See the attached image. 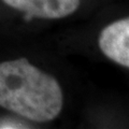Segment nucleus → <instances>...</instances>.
I'll return each instance as SVG.
<instances>
[{"label":"nucleus","mask_w":129,"mask_h":129,"mask_svg":"<svg viewBox=\"0 0 129 129\" xmlns=\"http://www.w3.org/2000/svg\"><path fill=\"white\" fill-rule=\"evenodd\" d=\"M0 107L36 123L55 119L63 107L58 81L18 58L0 62Z\"/></svg>","instance_id":"f257e3e1"},{"label":"nucleus","mask_w":129,"mask_h":129,"mask_svg":"<svg viewBox=\"0 0 129 129\" xmlns=\"http://www.w3.org/2000/svg\"><path fill=\"white\" fill-rule=\"evenodd\" d=\"M98 45L106 57L129 68V17L104 27L99 35Z\"/></svg>","instance_id":"f03ea898"},{"label":"nucleus","mask_w":129,"mask_h":129,"mask_svg":"<svg viewBox=\"0 0 129 129\" xmlns=\"http://www.w3.org/2000/svg\"><path fill=\"white\" fill-rule=\"evenodd\" d=\"M8 7L23 12L29 17L59 19L79 9L81 0H2Z\"/></svg>","instance_id":"7ed1b4c3"},{"label":"nucleus","mask_w":129,"mask_h":129,"mask_svg":"<svg viewBox=\"0 0 129 129\" xmlns=\"http://www.w3.org/2000/svg\"><path fill=\"white\" fill-rule=\"evenodd\" d=\"M0 128L1 129H14V128H28L24 123L18 122V120L8 118L0 120Z\"/></svg>","instance_id":"20e7f679"}]
</instances>
